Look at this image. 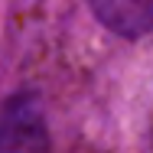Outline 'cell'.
Here are the masks:
<instances>
[{"instance_id": "1", "label": "cell", "mask_w": 153, "mask_h": 153, "mask_svg": "<svg viewBox=\"0 0 153 153\" xmlns=\"http://www.w3.org/2000/svg\"><path fill=\"white\" fill-rule=\"evenodd\" d=\"M0 153H49V124L36 91H16L0 104Z\"/></svg>"}, {"instance_id": "2", "label": "cell", "mask_w": 153, "mask_h": 153, "mask_svg": "<svg viewBox=\"0 0 153 153\" xmlns=\"http://www.w3.org/2000/svg\"><path fill=\"white\" fill-rule=\"evenodd\" d=\"M91 13L124 39H137L153 30V0H88Z\"/></svg>"}]
</instances>
